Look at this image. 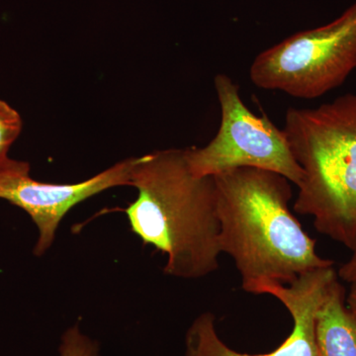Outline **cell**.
<instances>
[{"label": "cell", "instance_id": "30bf717a", "mask_svg": "<svg viewBox=\"0 0 356 356\" xmlns=\"http://www.w3.org/2000/svg\"><path fill=\"white\" fill-rule=\"evenodd\" d=\"M58 350L60 356H99L97 343L83 334L77 325L63 334Z\"/></svg>", "mask_w": 356, "mask_h": 356}, {"label": "cell", "instance_id": "5b68a950", "mask_svg": "<svg viewBox=\"0 0 356 356\" xmlns=\"http://www.w3.org/2000/svg\"><path fill=\"white\" fill-rule=\"evenodd\" d=\"M214 86L221 123L207 146L185 149L191 172L199 177H214L236 168H259L278 173L298 187L303 170L283 130L266 115L252 113L242 99L240 86L227 74H217Z\"/></svg>", "mask_w": 356, "mask_h": 356}, {"label": "cell", "instance_id": "52a82bcc", "mask_svg": "<svg viewBox=\"0 0 356 356\" xmlns=\"http://www.w3.org/2000/svg\"><path fill=\"white\" fill-rule=\"evenodd\" d=\"M136 161L137 158L124 159L79 184H53L33 179L29 163L10 159L0 166V199L31 217L39 231L34 254L40 257L51 247L58 225L76 204L112 187L131 186Z\"/></svg>", "mask_w": 356, "mask_h": 356}, {"label": "cell", "instance_id": "8fae6325", "mask_svg": "<svg viewBox=\"0 0 356 356\" xmlns=\"http://www.w3.org/2000/svg\"><path fill=\"white\" fill-rule=\"evenodd\" d=\"M339 278L343 280L344 282L351 283L356 282V245L351 250V255L341 268L337 271Z\"/></svg>", "mask_w": 356, "mask_h": 356}, {"label": "cell", "instance_id": "7a4b0ae2", "mask_svg": "<svg viewBox=\"0 0 356 356\" xmlns=\"http://www.w3.org/2000/svg\"><path fill=\"white\" fill-rule=\"evenodd\" d=\"M131 186L139 191L125 210L131 229L144 245L166 255L168 275L198 280L219 268L215 179L191 172L185 149L137 158Z\"/></svg>", "mask_w": 356, "mask_h": 356}, {"label": "cell", "instance_id": "9c48e42d", "mask_svg": "<svg viewBox=\"0 0 356 356\" xmlns=\"http://www.w3.org/2000/svg\"><path fill=\"white\" fill-rule=\"evenodd\" d=\"M23 128L20 114L8 103L0 99V166L10 159L8 152Z\"/></svg>", "mask_w": 356, "mask_h": 356}, {"label": "cell", "instance_id": "7c38bea8", "mask_svg": "<svg viewBox=\"0 0 356 356\" xmlns=\"http://www.w3.org/2000/svg\"><path fill=\"white\" fill-rule=\"evenodd\" d=\"M346 306L356 322V282L351 283L350 293L346 296Z\"/></svg>", "mask_w": 356, "mask_h": 356}, {"label": "cell", "instance_id": "ba28073f", "mask_svg": "<svg viewBox=\"0 0 356 356\" xmlns=\"http://www.w3.org/2000/svg\"><path fill=\"white\" fill-rule=\"evenodd\" d=\"M339 280L330 287L318 313L320 356H356V322L346 306V290Z\"/></svg>", "mask_w": 356, "mask_h": 356}, {"label": "cell", "instance_id": "277c9868", "mask_svg": "<svg viewBox=\"0 0 356 356\" xmlns=\"http://www.w3.org/2000/svg\"><path fill=\"white\" fill-rule=\"evenodd\" d=\"M356 70V0L337 19L300 31L255 57L250 79L257 88L299 99L334 90Z\"/></svg>", "mask_w": 356, "mask_h": 356}, {"label": "cell", "instance_id": "6da1fadb", "mask_svg": "<svg viewBox=\"0 0 356 356\" xmlns=\"http://www.w3.org/2000/svg\"><path fill=\"white\" fill-rule=\"evenodd\" d=\"M221 254L233 259L242 285L257 280L288 285L302 274L334 266L289 209L291 182L259 168L214 177Z\"/></svg>", "mask_w": 356, "mask_h": 356}, {"label": "cell", "instance_id": "8992f818", "mask_svg": "<svg viewBox=\"0 0 356 356\" xmlns=\"http://www.w3.org/2000/svg\"><path fill=\"white\" fill-rule=\"evenodd\" d=\"M339 280L334 266L314 269L300 275L291 284L257 280L242 285L252 294L271 295L280 300L293 318L287 339L270 353L248 355L232 350L218 336L215 318L206 313L196 318L186 334V356H320L317 343V317L325 295Z\"/></svg>", "mask_w": 356, "mask_h": 356}, {"label": "cell", "instance_id": "3957f363", "mask_svg": "<svg viewBox=\"0 0 356 356\" xmlns=\"http://www.w3.org/2000/svg\"><path fill=\"white\" fill-rule=\"evenodd\" d=\"M283 132L303 170L295 212L323 235L356 245V93L316 108H289Z\"/></svg>", "mask_w": 356, "mask_h": 356}]
</instances>
